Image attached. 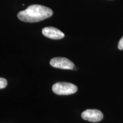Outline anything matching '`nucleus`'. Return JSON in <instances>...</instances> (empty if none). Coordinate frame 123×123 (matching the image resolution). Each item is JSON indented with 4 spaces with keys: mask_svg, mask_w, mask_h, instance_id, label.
I'll list each match as a JSON object with an SVG mask.
<instances>
[{
    "mask_svg": "<svg viewBox=\"0 0 123 123\" xmlns=\"http://www.w3.org/2000/svg\"><path fill=\"white\" fill-rule=\"evenodd\" d=\"M53 14V12L50 8L40 5H32L25 10L19 12L17 17L23 22L33 23L42 21Z\"/></svg>",
    "mask_w": 123,
    "mask_h": 123,
    "instance_id": "1",
    "label": "nucleus"
},
{
    "mask_svg": "<svg viewBox=\"0 0 123 123\" xmlns=\"http://www.w3.org/2000/svg\"><path fill=\"white\" fill-rule=\"evenodd\" d=\"M52 90L58 95H68L75 93L78 88L74 84L67 82H58L54 84Z\"/></svg>",
    "mask_w": 123,
    "mask_h": 123,
    "instance_id": "2",
    "label": "nucleus"
},
{
    "mask_svg": "<svg viewBox=\"0 0 123 123\" xmlns=\"http://www.w3.org/2000/svg\"><path fill=\"white\" fill-rule=\"evenodd\" d=\"M50 65L55 68L64 70H73L74 63L68 59L63 57H56L51 59Z\"/></svg>",
    "mask_w": 123,
    "mask_h": 123,
    "instance_id": "3",
    "label": "nucleus"
},
{
    "mask_svg": "<svg viewBox=\"0 0 123 123\" xmlns=\"http://www.w3.org/2000/svg\"><path fill=\"white\" fill-rule=\"evenodd\" d=\"M81 117L85 120L96 123L103 119V114L98 110H87L82 112Z\"/></svg>",
    "mask_w": 123,
    "mask_h": 123,
    "instance_id": "4",
    "label": "nucleus"
},
{
    "mask_svg": "<svg viewBox=\"0 0 123 123\" xmlns=\"http://www.w3.org/2000/svg\"><path fill=\"white\" fill-rule=\"evenodd\" d=\"M42 34L46 37L53 39H61L64 37L63 32L54 27H44L42 29Z\"/></svg>",
    "mask_w": 123,
    "mask_h": 123,
    "instance_id": "5",
    "label": "nucleus"
},
{
    "mask_svg": "<svg viewBox=\"0 0 123 123\" xmlns=\"http://www.w3.org/2000/svg\"><path fill=\"white\" fill-rule=\"evenodd\" d=\"M7 84V81L4 78H0V89L5 88Z\"/></svg>",
    "mask_w": 123,
    "mask_h": 123,
    "instance_id": "6",
    "label": "nucleus"
},
{
    "mask_svg": "<svg viewBox=\"0 0 123 123\" xmlns=\"http://www.w3.org/2000/svg\"><path fill=\"white\" fill-rule=\"evenodd\" d=\"M118 48H119V50H123V37L120 40L119 44H118Z\"/></svg>",
    "mask_w": 123,
    "mask_h": 123,
    "instance_id": "7",
    "label": "nucleus"
}]
</instances>
